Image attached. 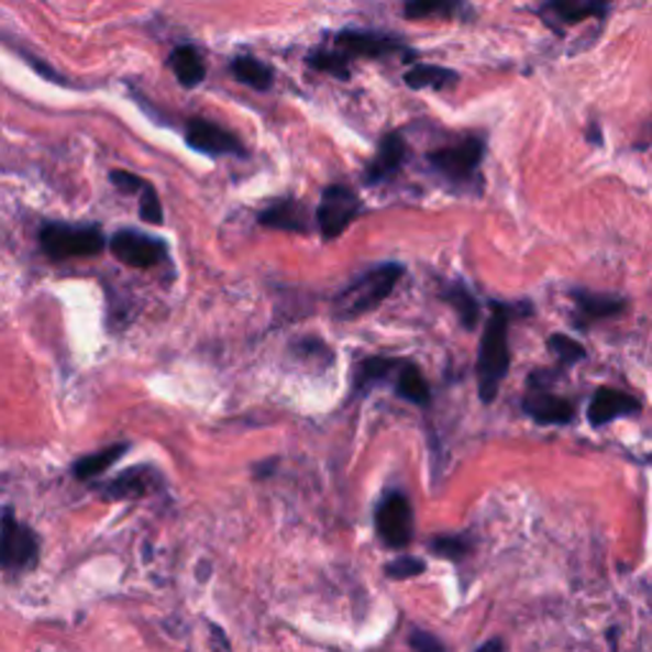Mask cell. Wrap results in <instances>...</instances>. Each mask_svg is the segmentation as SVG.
<instances>
[{"label": "cell", "instance_id": "4dcf8cb0", "mask_svg": "<svg viewBox=\"0 0 652 652\" xmlns=\"http://www.w3.org/2000/svg\"><path fill=\"white\" fill-rule=\"evenodd\" d=\"M410 648H413L416 652H446L444 642H441L436 634L423 632V630L410 632Z\"/></svg>", "mask_w": 652, "mask_h": 652}, {"label": "cell", "instance_id": "3957f363", "mask_svg": "<svg viewBox=\"0 0 652 652\" xmlns=\"http://www.w3.org/2000/svg\"><path fill=\"white\" fill-rule=\"evenodd\" d=\"M38 245L49 261H71V257L100 255L104 247V235L95 224H71V222H46L38 230Z\"/></svg>", "mask_w": 652, "mask_h": 652}, {"label": "cell", "instance_id": "5b68a950", "mask_svg": "<svg viewBox=\"0 0 652 652\" xmlns=\"http://www.w3.org/2000/svg\"><path fill=\"white\" fill-rule=\"evenodd\" d=\"M482 158H485V141L464 139L454 146H444L429 153V166L439 176L452 184H466L477 176Z\"/></svg>", "mask_w": 652, "mask_h": 652}, {"label": "cell", "instance_id": "ac0fdd59", "mask_svg": "<svg viewBox=\"0 0 652 652\" xmlns=\"http://www.w3.org/2000/svg\"><path fill=\"white\" fill-rule=\"evenodd\" d=\"M410 90H452L458 85V75L449 67H439V64H421L416 62L406 75H402Z\"/></svg>", "mask_w": 652, "mask_h": 652}, {"label": "cell", "instance_id": "5bb4252c", "mask_svg": "<svg viewBox=\"0 0 652 652\" xmlns=\"http://www.w3.org/2000/svg\"><path fill=\"white\" fill-rule=\"evenodd\" d=\"M522 410H526L528 418H533L541 426H568L576 416L574 402L541 388H533L522 398Z\"/></svg>", "mask_w": 652, "mask_h": 652}, {"label": "cell", "instance_id": "f546056e", "mask_svg": "<svg viewBox=\"0 0 652 652\" xmlns=\"http://www.w3.org/2000/svg\"><path fill=\"white\" fill-rule=\"evenodd\" d=\"M141 220L148 224L164 222V207H161V199L151 184H146V187H143V191H141Z\"/></svg>", "mask_w": 652, "mask_h": 652}, {"label": "cell", "instance_id": "4fadbf2b", "mask_svg": "<svg viewBox=\"0 0 652 652\" xmlns=\"http://www.w3.org/2000/svg\"><path fill=\"white\" fill-rule=\"evenodd\" d=\"M406 158H408L406 139H402L398 131L383 135L380 146H377V153L367 164L362 179H365L367 187H375V184L388 181L390 176H396L400 172L402 164H406Z\"/></svg>", "mask_w": 652, "mask_h": 652}, {"label": "cell", "instance_id": "9c48e42d", "mask_svg": "<svg viewBox=\"0 0 652 652\" xmlns=\"http://www.w3.org/2000/svg\"><path fill=\"white\" fill-rule=\"evenodd\" d=\"M184 135H187L189 148L207 153V156H245V146L240 143L237 135L230 133L228 128L212 123V120H189Z\"/></svg>", "mask_w": 652, "mask_h": 652}, {"label": "cell", "instance_id": "8992f818", "mask_svg": "<svg viewBox=\"0 0 652 652\" xmlns=\"http://www.w3.org/2000/svg\"><path fill=\"white\" fill-rule=\"evenodd\" d=\"M375 528L380 541L388 545V549H406V545L413 541L416 530V518H413V505L402 493H388L377 505L375 510Z\"/></svg>", "mask_w": 652, "mask_h": 652}, {"label": "cell", "instance_id": "e575fe53", "mask_svg": "<svg viewBox=\"0 0 652 652\" xmlns=\"http://www.w3.org/2000/svg\"><path fill=\"white\" fill-rule=\"evenodd\" d=\"M589 141L594 143V146H599V143H601V133H599L597 125L589 128Z\"/></svg>", "mask_w": 652, "mask_h": 652}, {"label": "cell", "instance_id": "d6a6232c", "mask_svg": "<svg viewBox=\"0 0 652 652\" xmlns=\"http://www.w3.org/2000/svg\"><path fill=\"white\" fill-rule=\"evenodd\" d=\"M477 652H505V645H502V640H489Z\"/></svg>", "mask_w": 652, "mask_h": 652}, {"label": "cell", "instance_id": "8fae6325", "mask_svg": "<svg viewBox=\"0 0 652 652\" xmlns=\"http://www.w3.org/2000/svg\"><path fill=\"white\" fill-rule=\"evenodd\" d=\"M161 485H164V477H161L158 469H153V466H131L120 477L100 487V495L104 500H139V497L156 493Z\"/></svg>", "mask_w": 652, "mask_h": 652}, {"label": "cell", "instance_id": "7402d4cb", "mask_svg": "<svg viewBox=\"0 0 652 652\" xmlns=\"http://www.w3.org/2000/svg\"><path fill=\"white\" fill-rule=\"evenodd\" d=\"M232 75L237 77V82L253 87L257 92H265L273 87V69L261 59H255V56H235L232 59Z\"/></svg>", "mask_w": 652, "mask_h": 652}, {"label": "cell", "instance_id": "7a4b0ae2", "mask_svg": "<svg viewBox=\"0 0 652 652\" xmlns=\"http://www.w3.org/2000/svg\"><path fill=\"white\" fill-rule=\"evenodd\" d=\"M402 273H406V268H402L400 263H383L365 270L357 280H352V284L336 296L334 317L342 321H352L357 317H365L369 311L380 309V303L396 291Z\"/></svg>", "mask_w": 652, "mask_h": 652}, {"label": "cell", "instance_id": "9a60e30c", "mask_svg": "<svg viewBox=\"0 0 652 652\" xmlns=\"http://www.w3.org/2000/svg\"><path fill=\"white\" fill-rule=\"evenodd\" d=\"M571 299H574V309H576V317H574L576 329H589V324H594V321L611 319L627 309V301L619 299V296L589 294V291H578V288L571 291Z\"/></svg>", "mask_w": 652, "mask_h": 652}, {"label": "cell", "instance_id": "d6986e66", "mask_svg": "<svg viewBox=\"0 0 652 652\" xmlns=\"http://www.w3.org/2000/svg\"><path fill=\"white\" fill-rule=\"evenodd\" d=\"M396 393L402 400L413 402L418 408H426L431 402V385L423 377L421 367L406 360H402V365L396 373Z\"/></svg>", "mask_w": 652, "mask_h": 652}, {"label": "cell", "instance_id": "30bf717a", "mask_svg": "<svg viewBox=\"0 0 652 652\" xmlns=\"http://www.w3.org/2000/svg\"><path fill=\"white\" fill-rule=\"evenodd\" d=\"M336 46L347 52V56L357 54V56H369V59H380V56H390V54H406L408 59H413V52H408L400 38L377 34V31H357V29L340 31V34H336Z\"/></svg>", "mask_w": 652, "mask_h": 652}, {"label": "cell", "instance_id": "f1b7e54d", "mask_svg": "<svg viewBox=\"0 0 652 652\" xmlns=\"http://www.w3.org/2000/svg\"><path fill=\"white\" fill-rule=\"evenodd\" d=\"M423 571H426V563L421 559H416V555H400V559H396L385 566V574H388L390 578H398V582L421 576Z\"/></svg>", "mask_w": 652, "mask_h": 652}, {"label": "cell", "instance_id": "4316f807", "mask_svg": "<svg viewBox=\"0 0 652 652\" xmlns=\"http://www.w3.org/2000/svg\"><path fill=\"white\" fill-rule=\"evenodd\" d=\"M429 549L436 555H444L449 561H462L472 553V543L464 535H439L433 538Z\"/></svg>", "mask_w": 652, "mask_h": 652}, {"label": "cell", "instance_id": "e0dca14e", "mask_svg": "<svg viewBox=\"0 0 652 652\" xmlns=\"http://www.w3.org/2000/svg\"><path fill=\"white\" fill-rule=\"evenodd\" d=\"M400 365H402V360L383 357V354H377V357H365L362 362H357V365H354V377H352L354 396H365L373 385L385 383L388 377H396Z\"/></svg>", "mask_w": 652, "mask_h": 652}, {"label": "cell", "instance_id": "52a82bcc", "mask_svg": "<svg viewBox=\"0 0 652 652\" xmlns=\"http://www.w3.org/2000/svg\"><path fill=\"white\" fill-rule=\"evenodd\" d=\"M38 559V538L29 526L5 515L0 520V566L21 571L34 566Z\"/></svg>", "mask_w": 652, "mask_h": 652}, {"label": "cell", "instance_id": "1f68e13d", "mask_svg": "<svg viewBox=\"0 0 652 652\" xmlns=\"http://www.w3.org/2000/svg\"><path fill=\"white\" fill-rule=\"evenodd\" d=\"M110 181L115 184L120 191H128V195H133V191H143V187L148 184V181H143V179H139V176H133L128 172H112Z\"/></svg>", "mask_w": 652, "mask_h": 652}, {"label": "cell", "instance_id": "d4e9b609", "mask_svg": "<svg viewBox=\"0 0 652 652\" xmlns=\"http://www.w3.org/2000/svg\"><path fill=\"white\" fill-rule=\"evenodd\" d=\"M306 64L311 69L324 71V75H332L336 79H350L352 69H350V56L340 54V52H329V49H317L306 56Z\"/></svg>", "mask_w": 652, "mask_h": 652}, {"label": "cell", "instance_id": "7c38bea8", "mask_svg": "<svg viewBox=\"0 0 652 652\" xmlns=\"http://www.w3.org/2000/svg\"><path fill=\"white\" fill-rule=\"evenodd\" d=\"M640 410H642L640 398L630 396V393L615 390V388H599L594 393L589 410H586V418H589L594 429H604V426L617 421V418L638 416Z\"/></svg>", "mask_w": 652, "mask_h": 652}, {"label": "cell", "instance_id": "6da1fadb", "mask_svg": "<svg viewBox=\"0 0 652 652\" xmlns=\"http://www.w3.org/2000/svg\"><path fill=\"white\" fill-rule=\"evenodd\" d=\"M510 317L512 309L507 303H489V319L479 342L477 357V390L482 402H495L500 385L510 373Z\"/></svg>", "mask_w": 652, "mask_h": 652}, {"label": "cell", "instance_id": "cb8c5ba5", "mask_svg": "<svg viewBox=\"0 0 652 652\" xmlns=\"http://www.w3.org/2000/svg\"><path fill=\"white\" fill-rule=\"evenodd\" d=\"M543 11L545 13H553L555 19L566 23V26H574V23L592 19V15H597V19H601V15L607 13L609 8L604 5V3H571V0H559V3L545 5Z\"/></svg>", "mask_w": 652, "mask_h": 652}, {"label": "cell", "instance_id": "484cf974", "mask_svg": "<svg viewBox=\"0 0 652 652\" xmlns=\"http://www.w3.org/2000/svg\"><path fill=\"white\" fill-rule=\"evenodd\" d=\"M456 11V3H444V0H413V3L402 8V13H406V19L410 21L429 19V15H454Z\"/></svg>", "mask_w": 652, "mask_h": 652}, {"label": "cell", "instance_id": "836d02e7", "mask_svg": "<svg viewBox=\"0 0 652 652\" xmlns=\"http://www.w3.org/2000/svg\"><path fill=\"white\" fill-rule=\"evenodd\" d=\"M273 466H276V458H273V462H268V464H257L255 477H270V474H273Z\"/></svg>", "mask_w": 652, "mask_h": 652}, {"label": "cell", "instance_id": "ba28073f", "mask_svg": "<svg viewBox=\"0 0 652 652\" xmlns=\"http://www.w3.org/2000/svg\"><path fill=\"white\" fill-rule=\"evenodd\" d=\"M110 251L120 263L131 265V268H153L166 257V243L158 237L143 235V232L123 230L112 235Z\"/></svg>", "mask_w": 652, "mask_h": 652}, {"label": "cell", "instance_id": "83f0119b", "mask_svg": "<svg viewBox=\"0 0 652 652\" xmlns=\"http://www.w3.org/2000/svg\"><path fill=\"white\" fill-rule=\"evenodd\" d=\"M549 350L555 354V357H559V362L563 367L574 365V362L586 357L582 344H578L576 340H571V336H566V334H551L549 336Z\"/></svg>", "mask_w": 652, "mask_h": 652}, {"label": "cell", "instance_id": "44dd1931", "mask_svg": "<svg viewBox=\"0 0 652 652\" xmlns=\"http://www.w3.org/2000/svg\"><path fill=\"white\" fill-rule=\"evenodd\" d=\"M441 301L452 306L466 332H472V329L477 327L479 301L474 299V294L464 284H449L446 288H441Z\"/></svg>", "mask_w": 652, "mask_h": 652}, {"label": "cell", "instance_id": "603a6c76", "mask_svg": "<svg viewBox=\"0 0 652 652\" xmlns=\"http://www.w3.org/2000/svg\"><path fill=\"white\" fill-rule=\"evenodd\" d=\"M128 452L125 444H112L108 449H100V452L95 454H87L79 458V462H75V466H71V474H75L77 479H92V477H100L102 472H108L112 464L118 462L120 456H123Z\"/></svg>", "mask_w": 652, "mask_h": 652}, {"label": "cell", "instance_id": "ffe728a7", "mask_svg": "<svg viewBox=\"0 0 652 652\" xmlns=\"http://www.w3.org/2000/svg\"><path fill=\"white\" fill-rule=\"evenodd\" d=\"M168 67H172L176 79H179L184 87H197L207 75L201 54L195 49V46H187V44L176 46L172 56H168Z\"/></svg>", "mask_w": 652, "mask_h": 652}, {"label": "cell", "instance_id": "2e32d148", "mask_svg": "<svg viewBox=\"0 0 652 652\" xmlns=\"http://www.w3.org/2000/svg\"><path fill=\"white\" fill-rule=\"evenodd\" d=\"M257 222L268 230L309 232V214H306L301 201L296 199H276L257 214Z\"/></svg>", "mask_w": 652, "mask_h": 652}, {"label": "cell", "instance_id": "277c9868", "mask_svg": "<svg viewBox=\"0 0 652 652\" xmlns=\"http://www.w3.org/2000/svg\"><path fill=\"white\" fill-rule=\"evenodd\" d=\"M362 212V201L357 191H352L344 184H329L321 191V201L317 209V224L324 240H336L350 230V224Z\"/></svg>", "mask_w": 652, "mask_h": 652}]
</instances>
